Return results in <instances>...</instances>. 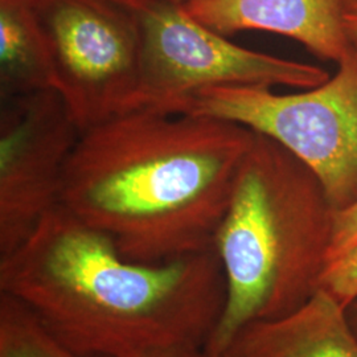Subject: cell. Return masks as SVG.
Wrapping results in <instances>:
<instances>
[{
	"instance_id": "obj_1",
	"label": "cell",
	"mask_w": 357,
	"mask_h": 357,
	"mask_svg": "<svg viewBox=\"0 0 357 357\" xmlns=\"http://www.w3.org/2000/svg\"><path fill=\"white\" fill-rule=\"evenodd\" d=\"M255 132L208 115L131 110L81 131L63 204L123 258L158 265L215 248Z\"/></svg>"
},
{
	"instance_id": "obj_2",
	"label": "cell",
	"mask_w": 357,
	"mask_h": 357,
	"mask_svg": "<svg viewBox=\"0 0 357 357\" xmlns=\"http://www.w3.org/2000/svg\"><path fill=\"white\" fill-rule=\"evenodd\" d=\"M0 294L28 308L77 354L143 357L206 347L227 284L215 248L166 264L131 262L60 205L0 258Z\"/></svg>"
},
{
	"instance_id": "obj_3",
	"label": "cell",
	"mask_w": 357,
	"mask_h": 357,
	"mask_svg": "<svg viewBox=\"0 0 357 357\" xmlns=\"http://www.w3.org/2000/svg\"><path fill=\"white\" fill-rule=\"evenodd\" d=\"M333 212L315 174L255 132L215 238L227 299L205 347L211 355L222 356L243 327L283 318L318 290Z\"/></svg>"
},
{
	"instance_id": "obj_4",
	"label": "cell",
	"mask_w": 357,
	"mask_h": 357,
	"mask_svg": "<svg viewBox=\"0 0 357 357\" xmlns=\"http://www.w3.org/2000/svg\"><path fill=\"white\" fill-rule=\"evenodd\" d=\"M185 114L229 121L277 142L319 178L335 211L357 202L356 45L318 86L291 94L213 88L197 94Z\"/></svg>"
},
{
	"instance_id": "obj_5",
	"label": "cell",
	"mask_w": 357,
	"mask_h": 357,
	"mask_svg": "<svg viewBox=\"0 0 357 357\" xmlns=\"http://www.w3.org/2000/svg\"><path fill=\"white\" fill-rule=\"evenodd\" d=\"M141 29L135 110L185 114L202 91L225 86L308 89L330 78L317 65L231 43L171 0H128Z\"/></svg>"
},
{
	"instance_id": "obj_6",
	"label": "cell",
	"mask_w": 357,
	"mask_h": 357,
	"mask_svg": "<svg viewBox=\"0 0 357 357\" xmlns=\"http://www.w3.org/2000/svg\"><path fill=\"white\" fill-rule=\"evenodd\" d=\"M41 26L51 89L81 131L135 110L141 29L128 0H29Z\"/></svg>"
},
{
	"instance_id": "obj_7",
	"label": "cell",
	"mask_w": 357,
	"mask_h": 357,
	"mask_svg": "<svg viewBox=\"0 0 357 357\" xmlns=\"http://www.w3.org/2000/svg\"><path fill=\"white\" fill-rule=\"evenodd\" d=\"M79 134L54 90L1 100L0 258L63 204L66 167Z\"/></svg>"
},
{
	"instance_id": "obj_8",
	"label": "cell",
	"mask_w": 357,
	"mask_h": 357,
	"mask_svg": "<svg viewBox=\"0 0 357 357\" xmlns=\"http://www.w3.org/2000/svg\"><path fill=\"white\" fill-rule=\"evenodd\" d=\"M184 8L224 36L243 31L277 33L335 64L355 47L345 28V0H191Z\"/></svg>"
},
{
	"instance_id": "obj_9",
	"label": "cell",
	"mask_w": 357,
	"mask_h": 357,
	"mask_svg": "<svg viewBox=\"0 0 357 357\" xmlns=\"http://www.w3.org/2000/svg\"><path fill=\"white\" fill-rule=\"evenodd\" d=\"M222 356L357 357V335L345 307L318 289L291 314L243 327Z\"/></svg>"
},
{
	"instance_id": "obj_10",
	"label": "cell",
	"mask_w": 357,
	"mask_h": 357,
	"mask_svg": "<svg viewBox=\"0 0 357 357\" xmlns=\"http://www.w3.org/2000/svg\"><path fill=\"white\" fill-rule=\"evenodd\" d=\"M51 89L41 26L29 0H0L1 100Z\"/></svg>"
},
{
	"instance_id": "obj_11",
	"label": "cell",
	"mask_w": 357,
	"mask_h": 357,
	"mask_svg": "<svg viewBox=\"0 0 357 357\" xmlns=\"http://www.w3.org/2000/svg\"><path fill=\"white\" fill-rule=\"evenodd\" d=\"M0 357H98L60 343L23 305L0 294Z\"/></svg>"
},
{
	"instance_id": "obj_12",
	"label": "cell",
	"mask_w": 357,
	"mask_h": 357,
	"mask_svg": "<svg viewBox=\"0 0 357 357\" xmlns=\"http://www.w3.org/2000/svg\"><path fill=\"white\" fill-rule=\"evenodd\" d=\"M347 307L357 299V245L326 265L319 287Z\"/></svg>"
},
{
	"instance_id": "obj_13",
	"label": "cell",
	"mask_w": 357,
	"mask_h": 357,
	"mask_svg": "<svg viewBox=\"0 0 357 357\" xmlns=\"http://www.w3.org/2000/svg\"><path fill=\"white\" fill-rule=\"evenodd\" d=\"M357 245V202L333 212L331 243L327 264Z\"/></svg>"
},
{
	"instance_id": "obj_14",
	"label": "cell",
	"mask_w": 357,
	"mask_h": 357,
	"mask_svg": "<svg viewBox=\"0 0 357 357\" xmlns=\"http://www.w3.org/2000/svg\"><path fill=\"white\" fill-rule=\"evenodd\" d=\"M143 357H215L211 355L205 347H175L168 349H160Z\"/></svg>"
},
{
	"instance_id": "obj_15",
	"label": "cell",
	"mask_w": 357,
	"mask_h": 357,
	"mask_svg": "<svg viewBox=\"0 0 357 357\" xmlns=\"http://www.w3.org/2000/svg\"><path fill=\"white\" fill-rule=\"evenodd\" d=\"M344 20L348 36L357 47V4L347 7Z\"/></svg>"
},
{
	"instance_id": "obj_16",
	"label": "cell",
	"mask_w": 357,
	"mask_h": 357,
	"mask_svg": "<svg viewBox=\"0 0 357 357\" xmlns=\"http://www.w3.org/2000/svg\"><path fill=\"white\" fill-rule=\"evenodd\" d=\"M345 312H347V318L349 320L354 331L356 332L357 335V299L345 307Z\"/></svg>"
},
{
	"instance_id": "obj_17",
	"label": "cell",
	"mask_w": 357,
	"mask_h": 357,
	"mask_svg": "<svg viewBox=\"0 0 357 357\" xmlns=\"http://www.w3.org/2000/svg\"><path fill=\"white\" fill-rule=\"evenodd\" d=\"M357 4V0H345V6L349 7V6H355Z\"/></svg>"
},
{
	"instance_id": "obj_18",
	"label": "cell",
	"mask_w": 357,
	"mask_h": 357,
	"mask_svg": "<svg viewBox=\"0 0 357 357\" xmlns=\"http://www.w3.org/2000/svg\"><path fill=\"white\" fill-rule=\"evenodd\" d=\"M171 1H174V3H178V4H187L188 1H191V0H171Z\"/></svg>"
},
{
	"instance_id": "obj_19",
	"label": "cell",
	"mask_w": 357,
	"mask_h": 357,
	"mask_svg": "<svg viewBox=\"0 0 357 357\" xmlns=\"http://www.w3.org/2000/svg\"><path fill=\"white\" fill-rule=\"evenodd\" d=\"M221 357H229V356H221Z\"/></svg>"
}]
</instances>
